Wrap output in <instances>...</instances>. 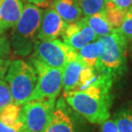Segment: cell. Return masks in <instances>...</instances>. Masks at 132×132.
I'll return each instance as SVG.
<instances>
[{
  "mask_svg": "<svg viewBox=\"0 0 132 132\" xmlns=\"http://www.w3.org/2000/svg\"><path fill=\"white\" fill-rule=\"evenodd\" d=\"M10 43L4 31L0 30V59H7L10 53Z\"/></svg>",
  "mask_w": 132,
  "mask_h": 132,
  "instance_id": "22",
  "label": "cell"
},
{
  "mask_svg": "<svg viewBox=\"0 0 132 132\" xmlns=\"http://www.w3.org/2000/svg\"><path fill=\"white\" fill-rule=\"evenodd\" d=\"M102 41L97 39L96 40L87 44L86 46L81 47L76 52H77L79 59L87 66L91 68H95L99 62L100 54L102 52Z\"/></svg>",
  "mask_w": 132,
  "mask_h": 132,
  "instance_id": "14",
  "label": "cell"
},
{
  "mask_svg": "<svg viewBox=\"0 0 132 132\" xmlns=\"http://www.w3.org/2000/svg\"><path fill=\"white\" fill-rule=\"evenodd\" d=\"M10 62V59H0V80L4 79Z\"/></svg>",
  "mask_w": 132,
  "mask_h": 132,
  "instance_id": "26",
  "label": "cell"
},
{
  "mask_svg": "<svg viewBox=\"0 0 132 132\" xmlns=\"http://www.w3.org/2000/svg\"><path fill=\"white\" fill-rule=\"evenodd\" d=\"M29 63L37 73L36 87L29 100H57L63 88V70L51 67L33 57H31Z\"/></svg>",
  "mask_w": 132,
  "mask_h": 132,
  "instance_id": "5",
  "label": "cell"
},
{
  "mask_svg": "<svg viewBox=\"0 0 132 132\" xmlns=\"http://www.w3.org/2000/svg\"><path fill=\"white\" fill-rule=\"evenodd\" d=\"M22 105L10 103L0 111V122L9 126H12L19 119Z\"/></svg>",
  "mask_w": 132,
  "mask_h": 132,
  "instance_id": "19",
  "label": "cell"
},
{
  "mask_svg": "<svg viewBox=\"0 0 132 132\" xmlns=\"http://www.w3.org/2000/svg\"><path fill=\"white\" fill-rule=\"evenodd\" d=\"M85 16L92 15L105 10V0H75Z\"/></svg>",
  "mask_w": 132,
  "mask_h": 132,
  "instance_id": "17",
  "label": "cell"
},
{
  "mask_svg": "<svg viewBox=\"0 0 132 132\" xmlns=\"http://www.w3.org/2000/svg\"><path fill=\"white\" fill-rule=\"evenodd\" d=\"M103 49L95 69L116 79L123 72L126 62V38L118 29L107 35L99 37Z\"/></svg>",
  "mask_w": 132,
  "mask_h": 132,
  "instance_id": "4",
  "label": "cell"
},
{
  "mask_svg": "<svg viewBox=\"0 0 132 132\" xmlns=\"http://www.w3.org/2000/svg\"><path fill=\"white\" fill-rule=\"evenodd\" d=\"M86 64L79 59L67 63L63 69V88L64 92L77 90L81 78L83 69Z\"/></svg>",
  "mask_w": 132,
  "mask_h": 132,
  "instance_id": "12",
  "label": "cell"
},
{
  "mask_svg": "<svg viewBox=\"0 0 132 132\" xmlns=\"http://www.w3.org/2000/svg\"><path fill=\"white\" fill-rule=\"evenodd\" d=\"M22 131H25V130H24V123H23V121L22 119V118H21V115L19 119L12 126L6 125L4 123H3L2 122H0V132H22Z\"/></svg>",
  "mask_w": 132,
  "mask_h": 132,
  "instance_id": "23",
  "label": "cell"
},
{
  "mask_svg": "<svg viewBox=\"0 0 132 132\" xmlns=\"http://www.w3.org/2000/svg\"><path fill=\"white\" fill-rule=\"evenodd\" d=\"M112 118L118 132H132V105L121 108Z\"/></svg>",
  "mask_w": 132,
  "mask_h": 132,
  "instance_id": "16",
  "label": "cell"
},
{
  "mask_svg": "<svg viewBox=\"0 0 132 132\" xmlns=\"http://www.w3.org/2000/svg\"><path fill=\"white\" fill-rule=\"evenodd\" d=\"M56 104L54 99L29 100L21 107V118L24 130L28 132H42L49 123Z\"/></svg>",
  "mask_w": 132,
  "mask_h": 132,
  "instance_id": "8",
  "label": "cell"
},
{
  "mask_svg": "<svg viewBox=\"0 0 132 132\" xmlns=\"http://www.w3.org/2000/svg\"><path fill=\"white\" fill-rule=\"evenodd\" d=\"M126 39L132 40V9L127 10L119 28H118Z\"/></svg>",
  "mask_w": 132,
  "mask_h": 132,
  "instance_id": "21",
  "label": "cell"
},
{
  "mask_svg": "<svg viewBox=\"0 0 132 132\" xmlns=\"http://www.w3.org/2000/svg\"><path fill=\"white\" fill-rule=\"evenodd\" d=\"M68 24L55 10L51 9L42 11L37 39L38 40H52L62 36Z\"/></svg>",
  "mask_w": 132,
  "mask_h": 132,
  "instance_id": "10",
  "label": "cell"
},
{
  "mask_svg": "<svg viewBox=\"0 0 132 132\" xmlns=\"http://www.w3.org/2000/svg\"><path fill=\"white\" fill-rule=\"evenodd\" d=\"M127 12V10H120L118 8H116L112 5L105 3V17L113 29L119 28L123 22V20L125 18V15Z\"/></svg>",
  "mask_w": 132,
  "mask_h": 132,
  "instance_id": "18",
  "label": "cell"
},
{
  "mask_svg": "<svg viewBox=\"0 0 132 132\" xmlns=\"http://www.w3.org/2000/svg\"><path fill=\"white\" fill-rule=\"evenodd\" d=\"M114 80L109 74L101 72L92 85L82 90L64 92V98L68 105L88 123L101 125L111 116V90Z\"/></svg>",
  "mask_w": 132,
  "mask_h": 132,
  "instance_id": "1",
  "label": "cell"
},
{
  "mask_svg": "<svg viewBox=\"0 0 132 132\" xmlns=\"http://www.w3.org/2000/svg\"><path fill=\"white\" fill-rule=\"evenodd\" d=\"M52 8L67 24L81 19L82 13L75 0H54Z\"/></svg>",
  "mask_w": 132,
  "mask_h": 132,
  "instance_id": "13",
  "label": "cell"
},
{
  "mask_svg": "<svg viewBox=\"0 0 132 132\" xmlns=\"http://www.w3.org/2000/svg\"><path fill=\"white\" fill-rule=\"evenodd\" d=\"M22 132H28V131H22Z\"/></svg>",
  "mask_w": 132,
  "mask_h": 132,
  "instance_id": "28",
  "label": "cell"
},
{
  "mask_svg": "<svg viewBox=\"0 0 132 132\" xmlns=\"http://www.w3.org/2000/svg\"><path fill=\"white\" fill-rule=\"evenodd\" d=\"M42 11L39 7L28 4L23 7L22 15L13 27L10 34V46L15 54L28 56L35 46Z\"/></svg>",
  "mask_w": 132,
  "mask_h": 132,
  "instance_id": "2",
  "label": "cell"
},
{
  "mask_svg": "<svg viewBox=\"0 0 132 132\" xmlns=\"http://www.w3.org/2000/svg\"><path fill=\"white\" fill-rule=\"evenodd\" d=\"M131 9H132V7H131Z\"/></svg>",
  "mask_w": 132,
  "mask_h": 132,
  "instance_id": "29",
  "label": "cell"
},
{
  "mask_svg": "<svg viewBox=\"0 0 132 132\" xmlns=\"http://www.w3.org/2000/svg\"><path fill=\"white\" fill-rule=\"evenodd\" d=\"M62 37L64 43L76 52L98 39L93 29L81 19L68 24Z\"/></svg>",
  "mask_w": 132,
  "mask_h": 132,
  "instance_id": "9",
  "label": "cell"
},
{
  "mask_svg": "<svg viewBox=\"0 0 132 132\" xmlns=\"http://www.w3.org/2000/svg\"><path fill=\"white\" fill-rule=\"evenodd\" d=\"M10 103H13V98L10 86L6 81L1 79L0 80V111Z\"/></svg>",
  "mask_w": 132,
  "mask_h": 132,
  "instance_id": "20",
  "label": "cell"
},
{
  "mask_svg": "<svg viewBox=\"0 0 132 132\" xmlns=\"http://www.w3.org/2000/svg\"><path fill=\"white\" fill-rule=\"evenodd\" d=\"M105 3L123 10H128L132 6V0H105Z\"/></svg>",
  "mask_w": 132,
  "mask_h": 132,
  "instance_id": "24",
  "label": "cell"
},
{
  "mask_svg": "<svg viewBox=\"0 0 132 132\" xmlns=\"http://www.w3.org/2000/svg\"><path fill=\"white\" fill-rule=\"evenodd\" d=\"M33 57L53 68L63 70L67 63L78 57L77 52L59 39L37 40Z\"/></svg>",
  "mask_w": 132,
  "mask_h": 132,
  "instance_id": "7",
  "label": "cell"
},
{
  "mask_svg": "<svg viewBox=\"0 0 132 132\" xmlns=\"http://www.w3.org/2000/svg\"><path fill=\"white\" fill-rule=\"evenodd\" d=\"M22 0H0V30L13 28L23 10Z\"/></svg>",
  "mask_w": 132,
  "mask_h": 132,
  "instance_id": "11",
  "label": "cell"
},
{
  "mask_svg": "<svg viewBox=\"0 0 132 132\" xmlns=\"http://www.w3.org/2000/svg\"><path fill=\"white\" fill-rule=\"evenodd\" d=\"M101 132H118L114 118H108L101 123Z\"/></svg>",
  "mask_w": 132,
  "mask_h": 132,
  "instance_id": "25",
  "label": "cell"
},
{
  "mask_svg": "<svg viewBox=\"0 0 132 132\" xmlns=\"http://www.w3.org/2000/svg\"><path fill=\"white\" fill-rule=\"evenodd\" d=\"M42 132H91V128L88 121L61 97L56 100L49 123Z\"/></svg>",
  "mask_w": 132,
  "mask_h": 132,
  "instance_id": "6",
  "label": "cell"
},
{
  "mask_svg": "<svg viewBox=\"0 0 132 132\" xmlns=\"http://www.w3.org/2000/svg\"><path fill=\"white\" fill-rule=\"evenodd\" d=\"M81 20L93 29L94 32L98 36V38L107 35L114 30L111 27L106 17H105V10L97 13V14L88 15V16H84L83 18H81Z\"/></svg>",
  "mask_w": 132,
  "mask_h": 132,
  "instance_id": "15",
  "label": "cell"
},
{
  "mask_svg": "<svg viewBox=\"0 0 132 132\" xmlns=\"http://www.w3.org/2000/svg\"><path fill=\"white\" fill-rule=\"evenodd\" d=\"M4 80L10 86L13 103L22 105L29 100L35 88L37 73L30 63L16 59L10 62Z\"/></svg>",
  "mask_w": 132,
  "mask_h": 132,
  "instance_id": "3",
  "label": "cell"
},
{
  "mask_svg": "<svg viewBox=\"0 0 132 132\" xmlns=\"http://www.w3.org/2000/svg\"><path fill=\"white\" fill-rule=\"evenodd\" d=\"M27 1L32 4H43L47 0H27Z\"/></svg>",
  "mask_w": 132,
  "mask_h": 132,
  "instance_id": "27",
  "label": "cell"
}]
</instances>
